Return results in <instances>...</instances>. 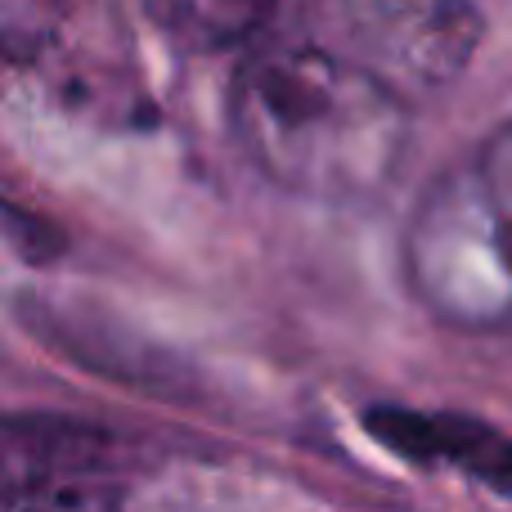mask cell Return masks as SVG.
I'll use <instances>...</instances> for the list:
<instances>
[{
  "mask_svg": "<svg viewBox=\"0 0 512 512\" xmlns=\"http://www.w3.org/2000/svg\"><path fill=\"white\" fill-rule=\"evenodd\" d=\"M230 131L283 194L378 198L409 149V113L387 77L315 45H265L230 81Z\"/></svg>",
  "mask_w": 512,
  "mask_h": 512,
  "instance_id": "obj_1",
  "label": "cell"
},
{
  "mask_svg": "<svg viewBox=\"0 0 512 512\" xmlns=\"http://www.w3.org/2000/svg\"><path fill=\"white\" fill-rule=\"evenodd\" d=\"M405 279L445 324L512 328V122L450 162L418 198L405 230Z\"/></svg>",
  "mask_w": 512,
  "mask_h": 512,
  "instance_id": "obj_2",
  "label": "cell"
},
{
  "mask_svg": "<svg viewBox=\"0 0 512 512\" xmlns=\"http://www.w3.org/2000/svg\"><path fill=\"white\" fill-rule=\"evenodd\" d=\"M104 441L72 423L9 418L5 423V504H117V490L99 472Z\"/></svg>",
  "mask_w": 512,
  "mask_h": 512,
  "instance_id": "obj_3",
  "label": "cell"
},
{
  "mask_svg": "<svg viewBox=\"0 0 512 512\" xmlns=\"http://www.w3.org/2000/svg\"><path fill=\"white\" fill-rule=\"evenodd\" d=\"M373 441L409 463L459 468L472 481L512 499V436L490 432L486 423L463 414H418L405 405H382L364 418Z\"/></svg>",
  "mask_w": 512,
  "mask_h": 512,
  "instance_id": "obj_4",
  "label": "cell"
},
{
  "mask_svg": "<svg viewBox=\"0 0 512 512\" xmlns=\"http://www.w3.org/2000/svg\"><path fill=\"white\" fill-rule=\"evenodd\" d=\"M387 45H396V63L423 81H450L468 68L477 50V9L468 0H418V5L382 9Z\"/></svg>",
  "mask_w": 512,
  "mask_h": 512,
  "instance_id": "obj_5",
  "label": "cell"
},
{
  "mask_svg": "<svg viewBox=\"0 0 512 512\" xmlns=\"http://www.w3.org/2000/svg\"><path fill=\"white\" fill-rule=\"evenodd\" d=\"M292 0H144L149 23L194 54L256 45L283 23Z\"/></svg>",
  "mask_w": 512,
  "mask_h": 512,
  "instance_id": "obj_6",
  "label": "cell"
}]
</instances>
